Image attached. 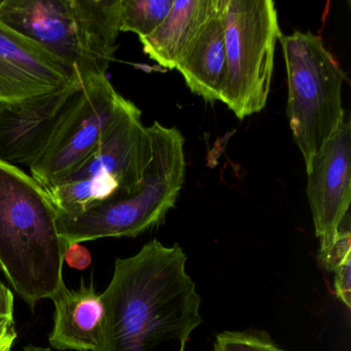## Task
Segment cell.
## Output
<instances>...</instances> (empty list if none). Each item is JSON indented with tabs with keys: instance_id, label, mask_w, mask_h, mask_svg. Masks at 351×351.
I'll list each match as a JSON object with an SVG mask.
<instances>
[{
	"instance_id": "1",
	"label": "cell",
	"mask_w": 351,
	"mask_h": 351,
	"mask_svg": "<svg viewBox=\"0 0 351 351\" xmlns=\"http://www.w3.org/2000/svg\"><path fill=\"white\" fill-rule=\"evenodd\" d=\"M178 244L152 240L134 256L117 258L104 304L98 351H186L202 324L201 297Z\"/></svg>"
},
{
	"instance_id": "2",
	"label": "cell",
	"mask_w": 351,
	"mask_h": 351,
	"mask_svg": "<svg viewBox=\"0 0 351 351\" xmlns=\"http://www.w3.org/2000/svg\"><path fill=\"white\" fill-rule=\"evenodd\" d=\"M66 244L46 189L0 160V269L32 310L63 285Z\"/></svg>"
},
{
	"instance_id": "3",
	"label": "cell",
	"mask_w": 351,
	"mask_h": 351,
	"mask_svg": "<svg viewBox=\"0 0 351 351\" xmlns=\"http://www.w3.org/2000/svg\"><path fill=\"white\" fill-rule=\"evenodd\" d=\"M0 21L86 84L108 77L118 49L121 0H1Z\"/></svg>"
},
{
	"instance_id": "4",
	"label": "cell",
	"mask_w": 351,
	"mask_h": 351,
	"mask_svg": "<svg viewBox=\"0 0 351 351\" xmlns=\"http://www.w3.org/2000/svg\"><path fill=\"white\" fill-rule=\"evenodd\" d=\"M151 158L138 191L77 213H57L67 246L108 237H136L161 225L176 205L186 178L184 138L176 127H147Z\"/></svg>"
},
{
	"instance_id": "5",
	"label": "cell",
	"mask_w": 351,
	"mask_h": 351,
	"mask_svg": "<svg viewBox=\"0 0 351 351\" xmlns=\"http://www.w3.org/2000/svg\"><path fill=\"white\" fill-rule=\"evenodd\" d=\"M279 40L287 71L289 128L307 169L345 120V73L317 34L293 32Z\"/></svg>"
},
{
	"instance_id": "6",
	"label": "cell",
	"mask_w": 351,
	"mask_h": 351,
	"mask_svg": "<svg viewBox=\"0 0 351 351\" xmlns=\"http://www.w3.org/2000/svg\"><path fill=\"white\" fill-rule=\"evenodd\" d=\"M272 0H227L226 77L221 100L239 120L264 110L270 93L274 53L280 40Z\"/></svg>"
},
{
	"instance_id": "7",
	"label": "cell",
	"mask_w": 351,
	"mask_h": 351,
	"mask_svg": "<svg viewBox=\"0 0 351 351\" xmlns=\"http://www.w3.org/2000/svg\"><path fill=\"white\" fill-rule=\"evenodd\" d=\"M149 158L151 139L134 104L99 147L47 192L57 213H80L137 192Z\"/></svg>"
},
{
	"instance_id": "8",
	"label": "cell",
	"mask_w": 351,
	"mask_h": 351,
	"mask_svg": "<svg viewBox=\"0 0 351 351\" xmlns=\"http://www.w3.org/2000/svg\"><path fill=\"white\" fill-rule=\"evenodd\" d=\"M133 106L108 77L86 83L77 112L46 155L30 168V176L46 191L60 184L99 147Z\"/></svg>"
},
{
	"instance_id": "9",
	"label": "cell",
	"mask_w": 351,
	"mask_h": 351,
	"mask_svg": "<svg viewBox=\"0 0 351 351\" xmlns=\"http://www.w3.org/2000/svg\"><path fill=\"white\" fill-rule=\"evenodd\" d=\"M85 94L80 80L36 97L0 104V160L36 166L71 120Z\"/></svg>"
},
{
	"instance_id": "10",
	"label": "cell",
	"mask_w": 351,
	"mask_h": 351,
	"mask_svg": "<svg viewBox=\"0 0 351 351\" xmlns=\"http://www.w3.org/2000/svg\"><path fill=\"white\" fill-rule=\"evenodd\" d=\"M308 174L307 198L319 239V263L326 268L351 200V125L344 120L322 151L314 156Z\"/></svg>"
},
{
	"instance_id": "11",
	"label": "cell",
	"mask_w": 351,
	"mask_h": 351,
	"mask_svg": "<svg viewBox=\"0 0 351 351\" xmlns=\"http://www.w3.org/2000/svg\"><path fill=\"white\" fill-rule=\"evenodd\" d=\"M77 80L73 69L0 21V104L50 93Z\"/></svg>"
},
{
	"instance_id": "12",
	"label": "cell",
	"mask_w": 351,
	"mask_h": 351,
	"mask_svg": "<svg viewBox=\"0 0 351 351\" xmlns=\"http://www.w3.org/2000/svg\"><path fill=\"white\" fill-rule=\"evenodd\" d=\"M226 7L227 0H215L208 19L176 66L189 89L210 104L221 100L226 77Z\"/></svg>"
},
{
	"instance_id": "13",
	"label": "cell",
	"mask_w": 351,
	"mask_h": 351,
	"mask_svg": "<svg viewBox=\"0 0 351 351\" xmlns=\"http://www.w3.org/2000/svg\"><path fill=\"white\" fill-rule=\"evenodd\" d=\"M52 300L55 314L51 346L58 350L98 351L104 310L93 283L87 285L82 281L77 289L63 285Z\"/></svg>"
},
{
	"instance_id": "14",
	"label": "cell",
	"mask_w": 351,
	"mask_h": 351,
	"mask_svg": "<svg viewBox=\"0 0 351 351\" xmlns=\"http://www.w3.org/2000/svg\"><path fill=\"white\" fill-rule=\"evenodd\" d=\"M215 0H173L163 23L139 38L143 52L166 69H176L189 47L208 19Z\"/></svg>"
},
{
	"instance_id": "15",
	"label": "cell",
	"mask_w": 351,
	"mask_h": 351,
	"mask_svg": "<svg viewBox=\"0 0 351 351\" xmlns=\"http://www.w3.org/2000/svg\"><path fill=\"white\" fill-rule=\"evenodd\" d=\"M173 0H121V32L153 34L167 18Z\"/></svg>"
},
{
	"instance_id": "16",
	"label": "cell",
	"mask_w": 351,
	"mask_h": 351,
	"mask_svg": "<svg viewBox=\"0 0 351 351\" xmlns=\"http://www.w3.org/2000/svg\"><path fill=\"white\" fill-rule=\"evenodd\" d=\"M326 269L334 272L337 297L349 309L351 307V242L349 229L343 230L341 228Z\"/></svg>"
},
{
	"instance_id": "17",
	"label": "cell",
	"mask_w": 351,
	"mask_h": 351,
	"mask_svg": "<svg viewBox=\"0 0 351 351\" xmlns=\"http://www.w3.org/2000/svg\"><path fill=\"white\" fill-rule=\"evenodd\" d=\"M277 348L267 332L246 330L217 335L213 351H277Z\"/></svg>"
},
{
	"instance_id": "18",
	"label": "cell",
	"mask_w": 351,
	"mask_h": 351,
	"mask_svg": "<svg viewBox=\"0 0 351 351\" xmlns=\"http://www.w3.org/2000/svg\"><path fill=\"white\" fill-rule=\"evenodd\" d=\"M18 334L14 319V295L0 282V351H11Z\"/></svg>"
},
{
	"instance_id": "19",
	"label": "cell",
	"mask_w": 351,
	"mask_h": 351,
	"mask_svg": "<svg viewBox=\"0 0 351 351\" xmlns=\"http://www.w3.org/2000/svg\"><path fill=\"white\" fill-rule=\"evenodd\" d=\"M64 262H66L71 268L85 270L91 264V254L89 250L81 244H71L65 250Z\"/></svg>"
},
{
	"instance_id": "20",
	"label": "cell",
	"mask_w": 351,
	"mask_h": 351,
	"mask_svg": "<svg viewBox=\"0 0 351 351\" xmlns=\"http://www.w3.org/2000/svg\"><path fill=\"white\" fill-rule=\"evenodd\" d=\"M22 351H52L50 348L47 347L36 346V345H28V346L24 347Z\"/></svg>"
},
{
	"instance_id": "21",
	"label": "cell",
	"mask_w": 351,
	"mask_h": 351,
	"mask_svg": "<svg viewBox=\"0 0 351 351\" xmlns=\"http://www.w3.org/2000/svg\"><path fill=\"white\" fill-rule=\"evenodd\" d=\"M277 351H287V350H283V349H281V348H277Z\"/></svg>"
}]
</instances>
